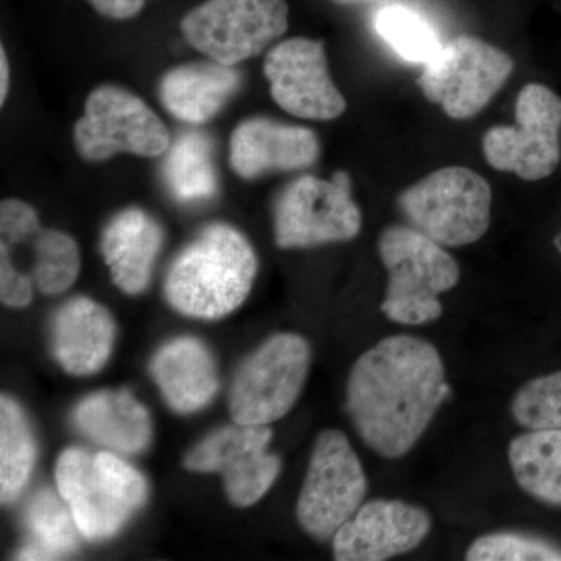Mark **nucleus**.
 I'll list each match as a JSON object with an SVG mask.
<instances>
[{
	"instance_id": "1",
	"label": "nucleus",
	"mask_w": 561,
	"mask_h": 561,
	"mask_svg": "<svg viewBox=\"0 0 561 561\" xmlns=\"http://www.w3.org/2000/svg\"><path fill=\"white\" fill-rule=\"evenodd\" d=\"M449 394L438 350L415 335H390L351 368L346 412L371 451L401 459L415 448Z\"/></svg>"
},
{
	"instance_id": "2",
	"label": "nucleus",
	"mask_w": 561,
	"mask_h": 561,
	"mask_svg": "<svg viewBox=\"0 0 561 561\" xmlns=\"http://www.w3.org/2000/svg\"><path fill=\"white\" fill-rule=\"evenodd\" d=\"M256 273L250 242L230 225L213 224L173 261L165 276V298L192 319H221L247 300Z\"/></svg>"
},
{
	"instance_id": "3",
	"label": "nucleus",
	"mask_w": 561,
	"mask_h": 561,
	"mask_svg": "<svg viewBox=\"0 0 561 561\" xmlns=\"http://www.w3.org/2000/svg\"><path fill=\"white\" fill-rule=\"evenodd\" d=\"M55 482L81 537L90 541L114 537L149 496L146 478L111 453L66 449L55 467Z\"/></svg>"
},
{
	"instance_id": "4",
	"label": "nucleus",
	"mask_w": 561,
	"mask_h": 561,
	"mask_svg": "<svg viewBox=\"0 0 561 561\" xmlns=\"http://www.w3.org/2000/svg\"><path fill=\"white\" fill-rule=\"evenodd\" d=\"M379 257L389 273L381 311L387 319L405 327H420L440 319V295L459 284L456 260L426 234L394 225L382 231Z\"/></svg>"
},
{
	"instance_id": "5",
	"label": "nucleus",
	"mask_w": 561,
	"mask_h": 561,
	"mask_svg": "<svg viewBox=\"0 0 561 561\" xmlns=\"http://www.w3.org/2000/svg\"><path fill=\"white\" fill-rule=\"evenodd\" d=\"M493 192L489 181L453 165L430 173L398 197V208L415 228L443 247H465L486 234Z\"/></svg>"
},
{
	"instance_id": "6",
	"label": "nucleus",
	"mask_w": 561,
	"mask_h": 561,
	"mask_svg": "<svg viewBox=\"0 0 561 561\" xmlns=\"http://www.w3.org/2000/svg\"><path fill=\"white\" fill-rule=\"evenodd\" d=\"M515 62L507 51L476 36L461 35L443 44L440 54L423 66L420 90L451 119L478 116L511 79Z\"/></svg>"
},
{
	"instance_id": "7",
	"label": "nucleus",
	"mask_w": 561,
	"mask_h": 561,
	"mask_svg": "<svg viewBox=\"0 0 561 561\" xmlns=\"http://www.w3.org/2000/svg\"><path fill=\"white\" fill-rule=\"evenodd\" d=\"M368 482L359 457L343 432H321L297 502V519L313 540L330 541L359 511Z\"/></svg>"
},
{
	"instance_id": "8",
	"label": "nucleus",
	"mask_w": 561,
	"mask_h": 561,
	"mask_svg": "<svg viewBox=\"0 0 561 561\" xmlns=\"http://www.w3.org/2000/svg\"><path fill=\"white\" fill-rule=\"evenodd\" d=\"M311 367V346L298 334H276L251 354L230 391L234 423L268 426L300 398Z\"/></svg>"
},
{
	"instance_id": "9",
	"label": "nucleus",
	"mask_w": 561,
	"mask_h": 561,
	"mask_svg": "<svg viewBox=\"0 0 561 561\" xmlns=\"http://www.w3.org/2000/svg\"><path fill=\"white\" fill-rule=\"evenodd\" d=\"M287 27L286 0H206L181 21L187 43L225 66L256 57Z\"/></svg>"
},
{
	"instance_id": "10",
	"label": "nucleus",
	"mask_w": 561,
	"mask_h": 561,
	"mask_svg": "<svg viewBox=\"0 0 561 561\" xmlns=\"http://www.w3.org/2000/svg\"><path fill=\"white\" fill-rule=\"evenodd\" d=\"M73 139L80 157L90 162L121 153L154 158L171 147L160 116L138 95L114 84H103L88 95Z\"/></svg>"
},
{
	"instance_id": "11",
	"label": "nucleus",
	"mask_w": 561,
	"mask_h": 561,
	"mask_svg": "<svg viewBox=\"0 0 561 561\" xmlns=\"http://www.w3.org/2000/svg\"><path fill=\"white\" fill-rule=\"evenodd\" d=\"M362 213L348 173L331 180L306 175L291 181L276 201L275 241L279 249H312L348 242L359 234Z\"/></svg>"
},
{
	"instance_id": "12",
	"label": "nucleus",
	"mask_w": 561,
	"mask_h": 561,
	"mask_svg": "<svg viewBox=\"0 0 561 561\" xmlns=\"http://www.w3.org/2000/svg\"><path fill=\"white\" fill-rule=\"evenodd\" d=\"M561 99L551 88L529 83L519 92L515 125H497L482 139L491 168L524 181L551 176L560 164Z\"/></svg>"
},
{
	"instance_id": "13",
	"label": "nucleus",
	"mask_w": 561,
	"mask_h": 561,
	"mask_svg": "<svg viewBox=\"0 0 561 561\" xmlns=\"http://www.w3.org/2000/svg\"><path fill=\"white\" fill-rule=\"evenodd\" d=\"M272 437L268 426L221 427L187 454L184 467L220 472L228 500L236 507H250L268 493L280 472L279 457L268 451Z\"/></svg>"
},
{
	"instance_id": "14",
	"label": "nucleus",
	"mask_w": 561,
	"mask_h": 561,
	"mask_svg": "<svg viewBox=\"0 0 561 561\" xmlns=\"http://www.w3.org/2000/svg\"><path fill=\"white\" fill-rule=\"evenodd\" d=\"M273 101L291 114L309 121H334L346 101L332 80L321 41L290 38L276 44L264 61Z\"/></svg>"
},
{
	"instance_id": "15",
	"label": "nucleus",
	"mask_w": 561,
	"mask_h": 561,
	"mask_svg": "<svg viewBox=\"0 0 561 561\" xmlns=\"http://www.w3.org/2000/svg\"><path fill=\"white\" fill-rule=\"evenodd\" d=\"M432 529L430 513L398 500H373L332 538L339 561H382L419 548Z\"/></svg>"
},
{
	"instance_id": "16",
	"label": "nucleus",
	"mask_w": 561,
	"mask_h": 561,
	"mask_svg": "<svg viewBox=\"0 0 561 561\" xmlns=\"http://www.w3.org/2000/svg\"><path fill=\"white\" fill-rule=\"evenodd\" d=\"M319 157V138L300 125L251 117L231 135L230 164L243 180L260 179L265 173L302 171Z\"/></svg>"
},
{
	"instance_id": "17",
	"label": "nucleus",
	"mask_w": 561,
	"mask_h": 561,
	"mask_svg": "<svg viewBox=\"0 0 561 561\" xmlns=\"http://www.w3.org/2000/svg\"><path fill=\"white\" fill-rule=\"evenodd\" d=\"M116 341V323L99 302L79 297L66 302L51 328L58 364L73 376L101 371Z\"/></svg>"
},
{
	"instance_id": "18",
	"label": "nucleus",
	"mask_w": 561,
	"mask_h": 561,
	"mask_svg": "<svg viewBox=\"0 0 561 561\" xmlns=\"http://www.w3.org/2000/svg\"><path fill=\"white\" fill-rule=\"evenodd\" d=\"M162 242L160 224L144 209L128 208L110 220L102 234V254L122 291L139 295L149 287Z\"/></svg>"
},
{
	"instance_id": "19",
	"label": "nucleus",
	"mask_w": 561,
	"mask_h": 561,
	"mask_svg": "<svg viewBox=\"0 0 561 561\" xmlns=\"http://www.w3.org/2000/svg\"><path fill=\"white\" fill-rule=\"evenodd\" d=\"M150 370L162 397L179 413L202 411L219 390L216 360L197 339L165 343L154 354Z\"/></svg>"
},
{
	"instance_id": "20",
	"label": "nucleus",
	"mask_w": 561,
	"mask_h": 561,
	"mask_svg": "<svg viewBox=\"0 0 561 561\" xmlns=\"http://www.w3.org/2000/svg\"><path fill=\"white\" fill-rule=\"evenodd\" d=\"M241 87V76L220 62H191L162 77L160 99L164 108L187 124H205L225 108Z\"/></svg>"
},
{
	"instance_id": "21",
	"label": "nucleus",
	"mask_w": 561,
	"mask_h": 561,
	"mask_svg": "<svg viewBox=\"0 0 561 561\" xmlns=\"http://www.w3.org/2000/svg\"><path fill=\"white\" fill-rule=\"evenodd\" d=\"M73 421L91 440L128 456L146 451L153 435L149 412L127 390L90 394L77 405Z\"/></svg>"
},
{
	"instance_id": "22",
	"label": "nucleus",
	"mask_w": 561,
	"mask_h": 561,
	"mask_svg": "<svg viewBox=\"0 0 561 561\" xmlns=\"http://www.w3.org/2000/svg\"><path fill=\"white\" fill-rule=\"evenodd\" d=\"M515 481L542 504L561 507V430H531L508 448Z\"/></svg>"
},
{
	"instance_id": "23",
	"label": "nucleus",
	"mask_w": 561,
	"mask_h": 561,
	"mask_svg": "<svg viewBox=\"0 0 561 561\" xmlns=\"http://www.w3.org/2000/svg\"><path fill=\"white\" fill-rule=\"evenodd\" d=\"M28 541L20 560H58L76 551L80 530L61 494L39 490L25 508Z\"/></svg>"
},
{
	"instance_id": "24",
	"label": "nucleus",
	"mask_w": 561,
	"mask_h": 561,
	"mask_svg": "<svg viewBox=\"0 0 561 561\" xmlns=\"http://www.w3.org/2000/svg\"><path fill=\"white\" fill-rule=\"evenodd\" d=\"M162 172L169 192L181 203L209 201L217 192L213 146L202 133L180 136L169 147Z\"/></svg>"
},
{
	"instance_id": "25",
	"label": "nucleus",
	"mask_w": 561,
	"mask_h": 561,
	"mask_svg": "<svg viewBox=\"0 0 561 561\" xmlns=\"http://www.w3.org/2000/svg\"><path fill=\"white\" fill-rule=\"evenodd\" d=\"M36 445L27 415L16 401L0 398V497L16 501L31 479Z\"/></svg>"
},
{
	"instance_id": "26",
	"label": "nucleus",
	"mask_w": 561,
	"mask_h": 561,
	"mask_svg": "<svg viewBox=\"0 0 561 561\" xmlns=\"http://www.w3.org/2000/svg\"><path fill=\"white\" fill-rule=\"evenodd\" d=\"M375 31L398 57L426 66L440 54L443 44L430 20L402 3H389L376 13Z\"/></svg>"
},
{
	"instance_id": "27",
	"label": "nucleus",
	"mask_w": 561,
	"mask_h": 561,
	"mask_svg": "<svg viewBox=\"0 0 561 561\" xmlns=\"http://www.w3.org/2000/svg\"><path fill=\"white\" fill-rule=\"evenodd\" d=\"M33 280L46 295H58L73 286L80 273V250L61 231L39 230L35 236Z\"/></svg>"
},
{
	"instance_id": "28",
	"label": "nucleus",
	"mask_w": 561,
	"mask_h": 561,
	"mask_svg": "<svg viewBox=\"0 0 561 561\" xmlns=\"http://www.w3.org/2000/svg\"><path fill=\"white\" fill-rule=\"evenodd\" d=\"M512 415L526 430H561V370L524 383L512 400Z\"/></svg>"
},
{
	"instance_id": "29",
	"label": "nucleus",
	"mask_w": 561,
	"mask_h": 561,
	"mask_svg": "<svg viewBox=\"0 0 561 561\" xmlns=\"http://www.w3.org/2000/svg\"><path fill=\"white\" fill-rule=\"evenodd\" d=\"M465 559L470 561H561V546L522 534L493 531L472 542Z\"/></svg>"
},
{
	"instance_id": "30",
	"label": "nucleus",
	"mask_w": 561,
	"mask_h": 561,
	"mask_svg": "<svg viewBox=\"0 0 561 561\" xmlns=\"http://www.w3.org/2000/svg\"><path fill=\"white\" fill-rule=\"evenodd\" d=\"M0 231L2 242L20 243L27 241L39 231V219L31 205L16 198L3 201L0 205Z\"/></svg>"
},
{
	"instance_id": "31",
	"label": "nucleus",
	"mask_w": 561,
	"mask_h": 561,
	"mask_svg": "<svg viewBox=\"0 0 561 561\" xmlns=\"http://www.w3.org/2000/svg\"><path fill=\"white\" fill-rule=\"evenodd\" d=\"M0 300L14 309L25 308L33 300V280L14 267L5 242L0 245Z\"/></svg>"
},
{
	"instance_id": "32",
	"label": "nucleus",
	"mask_w": 561,
	"mask_h": 561,
	"mask_svg": "<svg viewBox=\"0 0 561 561\" xmlns=\"http://www.w3.org/2000/svg\"><path fill=\"white\" fill-rule=\"evenodd\" d=\"M102 16L114 21H127L138 16L146 0H87Z\"/></svg>"
},
{
	"instance_id": "33",
	"label": "nucleus",
	"mask_w": 561,
	"mask_h": 561,
	"mask_svg": "<svg viewBox=\"0 0 561 561\" xmlns=\"http://www.w3.org/2000/svg\"><path fill=\"white\" fill-rule=\"evenodd\" d=\"M10 90V65L5 49L0 50V103H5Z\"/></svg>"
},
{
	"instance_id": "34",
	"label": "nucleus",
	"mask_w": 561,
	"mask_h": 561,
	"mask_svg": "<svg viewBox=\"0 0 561 561\" xmlns=\"http://www.w3.org/2000/svg\"><path fill=\"white\" fill-rule=\"evenodd\" d=\"M346 2H353V0H346Z\"/></svg>"
}]
</instances>
